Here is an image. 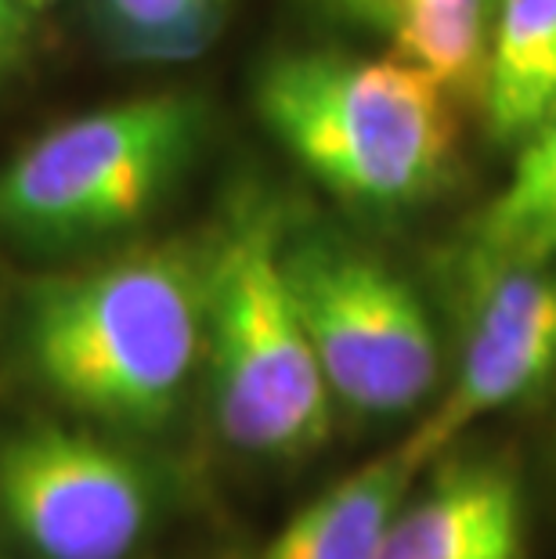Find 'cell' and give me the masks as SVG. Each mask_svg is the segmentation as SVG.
<instances>
[{
    "label": "cell",
    "instance_id": "1",
    "mask_svg": "<svg viewBox=\"0 0 556 559\" xmlns=\"http://www.w3.org/2000/svg\"><path fill=\"white\" fill-rule=\"evenodd\" d=\"M15 350L66 415L123 437L159 433L206 354V239L127 246L22 282Z\"/></svg>",
    "mask_w": 556,
    "mask_h": 559
},
{
    "label": "cell",
    "instance_id": "2",
    "mask_svg": "<svg viewBox=\"0 0 556 559\" xmlns=\"http://www.w3.org/2000/svg\"><path fill=\"white\" fill-rule=\"evenodd\" d=\"M268 134L343 206L390 217L430 202L456 174L459 105L390 51H289L257 73Z\"/></svg>",
    "mask_w": 556,
    "mask_h": 559
},
{
    "label": "cell",
    "instance_id": "3",
    "mask_svg": "<svg viewBox=\"0 0 556 559\" xmlns=\"http://www.w3.org/2000/svg\"><path fill=\"white\" fill-rule=\"evenodd\" d=\"M289 213L239 195L206 231L203 379L221 440L250 459L297 462L333 433L329 394L286 275Z\"/></svg>",
    "mask_w": 556,
    "mask_h": 559
},
{
    "label": "cell",
    "instance_id": "4",
    "mask_svg": "<svg viewBox=\"0 0 556 559\" xmlns=\"http://www.w3.org/2000/svg\"><path fill=\"white\" fill-rule=\"evenodd\" d=\"M210 105L152 91L55 123L0 163V242L94 249L145 224L203 148Z\"/></svg>",
    "mask_w": 556,
    "mask_h": 559
},
{
    "label": "cell",
    "instance_id": "5",
    "mask_svg": "<svg viewBox=\"0 0 556 559\" xmlns=\"http://www.w3.org/2000/svg\"><path fill=\"white\" fill-rule=\"evenodd\" d=\"M282 253L336 412H419L437 394L441 343L416 285L372 246L293 213Z\"/></svg>",
    "mask_w": 556,
    "mask_h": 559
},
{
    "label": "cell",
    "instance_id": "6",
    "mask_svg": "<svg viewBox=\"0 0 556 559\" xmlns=\"http://www.w3.org/2000/svg\"><path fill=\"white\" fill-rule=\"evenodd\" d=\"M163 498L145 451L105 426L33 415L0 433V527L33 559H134Z\"/></svg>",
    "mask_w": 556,
    "mask_h": 559
},
{
    "label": "cell",
    "instance_id": "7",
    "mask_svg": "<svg viewBox=\"0 0 556 559\" xmlns=\"http://www.w3.org/2000/svg\"><path fill=\"white\" fill-rule=\"evenodd\" d=\"M470 321L452 383L401 440L427 473L488 415L531 397L556 372V264L513 267L466 285Z\"/></svg>",
    "mask_w": 556,
    "mask_h": 559
},
{
    "label": "cell",
    "instance_id": "8",
    "mask_svg": "<svg viewBox=\"0 0 556 559\" xmlns=\"http://www.w3.org/2000/svg\"><path fill=\"white\" fill-rule=\"evenodd\" d=\"M427 469L390 520L376 559H524V487L502 459H456Z\"/></svg>",
    "mask_w": 556,
    "mask_h": 559
},
{
    "label": "cell",
    "instance_id": "9",
    "mask_svg": "<svg viewBox=\"0 0 556 559\" xmlns=\"http://www.w3.org/2000/svg\"><path fill=\"white\" fill-rule=\"evenodd\" d=\"M535 264H556V112L513 145L510 174L473 213L456 253L463 289Z\"/></svg>",
    "mask_w": 556,
    "mask_h": 559
},
{
    "label": "cell",
    "instance_id": "10",
    "mask_svg": "<svg viewBox=\"0 0 556 559\" xmlns=\"http://www.w3.org/2000/svg\"><path fill=\"white\" fill-rule=\"evenodd\" d=\"M419 477L405 448H387L297 509L257 559H376Z\"/></svg>",
    "mask_w": 556,
    "mask_h": 559
},
{
    "label": "cell",
    "instance_id": "11",
    "mask_svg": "<svg viewBox=\"0 0 556 559\" xmlns=\"http://www.w3.org/2000/svg\"><path fill=\"white\" fill-rule=\"evenodd\" d=\"M477 112L506 148L556 112V0H495Z\"/></svg>",
    "mask_w": 556,
    "mask_h": 559
},
{
    "label": "cell",
    "instance_id": "12",
    "mask_svg": "<svg viewBox=\"0 0 556 559\" xmlns=\"http://www.w3.org/2000/svg\"><path fill=\"white\" fill-rule=\"evenodd\" d=\"M495 0H394L383 19L394 55L419 66L459 105L481 109Z\"/></svg>",
    "mask_w": 556,
    "mask_h": 559
},
{
    "label": "cell",
    "instance_id": "13",
    "mask_svg": "<svg viewBox=\"0 0 556 559\" xmlns=\"http://www.w3.org/2000/svg\"><path fill=\"white\" fill-rule=\"evenodd\" d=\"M47 0H0V80L19 76L40 51Z\"/></svg>",
    "mask_w": 556,
    "mask_h": 559
},
{
    "label": "cell",
    "instance_id": "14",
    "mask_svg": "<svg viewBox=\"0 0 556 559\" xmlns=\"http://www.w3.org/2000/svg\"><path fill=\"white\" fill-rule=\"evenodd\" d=\"M343 11H351V15H358L365 22H376L380 26V15H383V0H333Z\"/></svg>",
    "mask_w": 556,
    "mask_h": 559
}]
</instances>
